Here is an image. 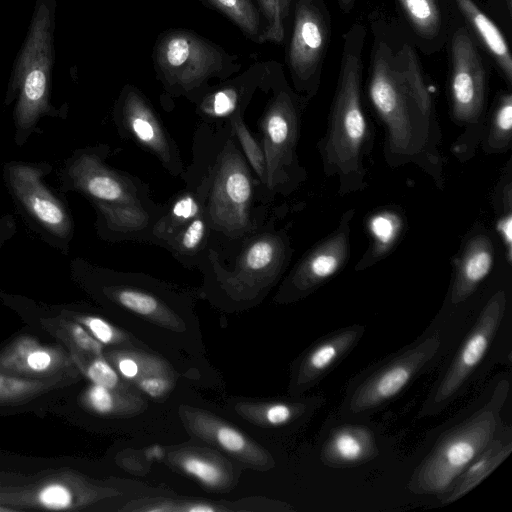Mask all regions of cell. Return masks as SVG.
Returning <instances> with one entry per match:
<instances>
[{
    "label": "cell",
    "mask_w": 512,
    "mask_h": 512,
    "mask_svg": "<svg viewBox=\"0 0 512 512\" xmlns=\"http://www.w3.org/2000/svg\"><path fill=\"white\" fill-rule=\"evenodd\" d=\"M191 153L180 177L201 203L213 245L225 249L259 228L269 217L270 206L228 122L201 121L193 133Z\"/></svg>",
    "instance_id": "6da1fadb"
},
{
    "label": "cell",
    "mask_w": 512,
    "mask_h": 512,
    "mask_svg": "<svg viewBox=\"0 0 512 512\" xmlns=\"http://www.w3.org/2000/svg\"><path fill=\"white\" fill-rule=\"evenodd\" d=\"M368 92L385 127L383 156L386 164L391 168L412 164L443 190L442 131L433 98H421L409 91L385 42H380L375 49Z\"/></svg>",
    "instance_id": "7a4b0ae2"
},
{
    "label": "cell",
    "mask_w": 512,
    "mask_h": 512,
    "mask_svg": "<svg viewBox=\"0 0 512 512\" xmlns=\"http://www.w3.org/2000/svg\"><path fill=\"white\" fill-rule=\"evenodd\" d=\"M109 154L106 144L75 150L59 171L60 190L79 193L91 203L100 239L149 244L164 203L152 199L148 183L110 166Z\"/></svg>",
    "instance_id": "3957f363"
},
{
    "label": "cell",
    "mask_w": 512,
    "mask_h": 512,
    "mask_svg": "<svg viewBox=\"0 0 512 512\" xmlns=\"http://www.w3.org/2000/svg\"><path fill=\"white\" fill-rule=\"evenodd\" d=\"M366 31L353 25L345 35L339 75L327 128L316 147L326 178L336 177L339 196L367 188L365 158L373 144V132L361 101L362 48Z\"/></svg>",
    "instance_id": "277c9868"
},
{
    "label": "cell",
    "mask_w": 512,
    "mask_h": 512,
    "mask_svg": "<svg viewBox=\"0 0 512 512\" xmlns=\"http://www.w3.org/2000/svg\"><path fill=\"white\" fill-rule=\"evenodd\" d=\"M286 211L285 206L275 207L259 228L225 249L211 241L197 267L206 291L233 303H248L276 285L294 254L291 223L279 224Z\"/></svg>",
    "instance_id": "5b68a950"
},
{
    "label": "cell",
    "mask_w": 512,
    "mask_h": 512,
    "mask_svg": "<svg viewBox=\"0 0 512 512\" xmlns=\"http://www.w3.org/2000/svg\"><path fill=\"white\" fill-rule=\"evenodd\" d=\"M56 0H36L25 42L15 61L5 104L16 99L14 140L22 146L44 116L65 117L50 101L51 70L55 61Z\"/></svg>",
    "instance_id": "8992f818"
},
{
    "label": "cell",
    "mask_w": 512,
    "mask_h": 512,
    "mask_svg": "<svg viewBox=\"0 0 512 512\" xmlns=\"http://www.w3.org/2000/svg\"><path fill=\"white\" fill-rule=\"evenodd\" d=\"M156 78L172 98L184 97L194 103L212 84L240 71L235 54L194 31L173 28L156 39L152 52Z\"/></svg>",
    "instance_id": "52a82bcc"
},
{
    "label": "cell",
    "mask_w": 512,
    "mask_h": 512,
    "mask_svg": "<svg viewBox=\"0 0 512 512\" xmlns=\"http://www.w3.org/2000/svg\"><path fill=\"white\" fill-rule=\"evenodd\" d=\"M269 91L272 95L257 127L267 167V192L273 202L277 196H290L307 180L297 148L309 99L293 90L278 70Z\"/></svg>",
    "instance_id": "ba28073f"
},
{
    "label": "cell",
    "mask_w": 512,
    "mask_h": 512,
    "mask_svg": "<svg viewBox=\"0 0 512 512\" xmlns=\"http://www.w3.org/2000/svg\"><path fill=\"white\" fill-rule=\"evenodd\" d=\"M508 391L502 382L490 401L463 423L447 431L414 472L409 489L416 494H442L494 439Z\"/></svg>",
    "instance_id": "9c48e42d"
},
{
    "label": "cell",
    "mask_w": 512,
    "mask_h": 512,
    "mask_svg": "<svg viewBox=\"0 0 512 512\" xmlns=\"http://www.w3.org/2000/svg\"><path fill=\"white\" fill-rule=\"evenodd\" d=\"M115 491L71 468L34 474L0 471V506L24 510L79 511L111 497Z\"/></svg>",
    "instance_id": "30bf717a"
},
{
    "label": "cell",
    "mask_w": 512,
    "mask_h": 512,
    "mask_svg": "<svg viewBox=\"0 0 512 512\" xmlns=\"http://www.w3.org/2000/svg\"><path fill=\"white\" fill-rule=\"evenodd\" d=\"M46 162L12 161L4 165V182L22 217L46 243L67 253L74 221L66 202L45 183Z\"/></svg>",
    "instance_id": "8fae6325"
},
{
    "label": "cell",
    "mask_w": 512,
    "mask_h": 512,
    "mask_svg": "<svg viewBox=\"0 0 512 512\" xmlns=\"http://www.w3.org/2000/svg\"><path fill=\"white\" fill-rule=\"evenodd\" d=\"M449 84L450 116L462 128L451 151L460 162L472 158L479 147L485 124V71L465 30L454 33Z\"/></svg>",
    "instance_id": "7c38bea8"
},
{
    "label": "cell",
    "mask_w": 512,
    "mask_h": 512,
    "mask_svg": "<svg viewBox=\"0 0 512 512\" xmlns=\"http://www.w3.org/2000/svg\"><path fill=\"white\" fill-rule=\"evenodd\" d=\"M119 136L153 155L172 176L184 171L180 149L151 101L136 86L126 84L112 111Z\"/></svg>",
    "instance_id": "4fadbf2b"
},
{
    "label": "cell",
    "mask_w": 512,
    "mask_h": 512,
    "mask_svg": "<svg viewBox=\"0 0 512 512\" xmlns=\"http://www.w3.org/2000/svg\"><path fill=\"white\" fill-rule=\"evenodd\" d=\"M355 208L340 216L335 228L309 248L288 272L276 295L279 302H293L313 293L338 274L351 253V224Z\"/></svg>",
    "instance_id": "5bb4252c"
},
{
    "label": "cell",
    "mask_w": 512,
    "mask_h": 512,
    "mask_svg": "<svg viewBox=\"0 0 512 512\" xmlns=\"http://www.w3.org/2000/svg\"><path fill=\"white\" fill-rule=\"evenodd\" d=\"M329 40V26L315 0H297L287 64L294 90L311 99L319 87L320 71Z\"/></svg>",
    "instance_id": "9a60e30c"
},
{
    "label": "cell",
    "mask_w": 512,
    "mask_h": 512,
    "mask_svg": "<svg viewBox=\"0 0 512 512\" xmlns=\"http://www.w3.org/2000/svg\"><path fill=\"white\" fill-rule=\"evenodd\" d=\"M506 305L507 295L504 290L490 297L449 369L428 399L425 407L428 412L446 404L480 364L502 322Z\"/></svg>",
    "instance_id": "2e32d148"
},
{
    "label": "cell",
    "mask_w": 512,
    "mask_h": 512,
    "mask_svg": "<svg viewBox=\"0 0 512 512\" xmlns=\"http://www.w3.org/2000/svg\"><path fill=\"white\" fill-rule=\"evenodd\" d=\"M276 64L255 62L243 72L212 84L193 104L202 122H226L245 112L257 90L268 92L276 72Z\"/></svg>",
    "instance_id": "e0dca14e"
},
{
    "label": "cell",
    "mask_w": 512,
    "mask_h": 512,
    "mask_svg": "<svg viewBox=\"0 0 512 512\" xmlns=\"http://www.w3.org/2000/svg\"><path fill=\"white\" fill-rule=\"evenodd\" d=\"M439 347V337L430 336L387 363L356 389L350 411L369 410L396 396L432 360Z\"/></svg>",
    "instance_id": "ac0fdd59"
},
{
    "label": "cell",
    "mask_w": 512,
    "mask_h": 512,
    "mask_svg": "<svg viewBox=\"0 0 512 512\" xmlns=\"http://www.w3.org/2000/svg\"><path fill=\"white\" fill-rule=\"evenodd\" d=\"M0 371L33 379L77 377L80 373L68 350L44 344L29 334L14 338L0 352Z\"/></svg>",
    "instance_id": "d6986e66"
},
{
    "label": "cell",
    "mask_w": 512,
    "mask_h": 512,
    "mask_svg": "<svg viewBox=\"0 0 512 512\" xmlns=\"http://www.w3.org/2000/svg\"><path fill=\"white\" fill-rule=\"evenodd\" d=\"M495 259L496 246L491 232L482 224L473 227L453 260L450 303L459 305L470 298L490 274Z\"/></svg>",
    "instance_id": "ffe728a7"
},
{
    "label": "cell",
    "mask_w": 512,
    "mask_h": 512,
    "mask_svg": "<svg viewBox=\"0 0 512 512\" xmlns=\"http://www.w3.org/2000/svg\"><path fill=\"white\" fill-rule=\"evenodd\" d=\"M183 418L189 430L202 440L253 467L268 466L270 455L229 423L202 410L187 409Z\"/></svg>",
    "instance_id": "44dd1931"
},
{
    "label": "cell",
    "mask_w": 512,
    "mask_h": 512,
    "mask_svg": "<svg viewBox=\"0 0 512 512\" xmlns=\"http://www.w3.org/2000/svg\"><path fill=\"white\" fill-rule=\"evenodd\" d=\"M370 245L355 265V271L368 269L386 258L396 247L404 230V216L396 206L383 207L367 220Z\"/></svg>",
    "instance_id": "7402d4cb"
},
{
    "label": "cell",
    "mask_w": 512,
    "mask_h": 512,
    "mask_svg": "<svg viewBox=\"0 0 512 512\" xmlns=\"http://www.w3.org/2000/svg\"><path fill=\"white\" fill-rule=\"evenodd\" d=\"M364 328L353 326L340 330L314 346L300 365L297 384L313 383L336 364L361 338Z\"/></svg>",
    "instance_id": "603a6c76"
},
{
    "label": "cell",
    "mask_w": 512,
    "mask_h": 512,
    "mask_svg": "<svg viewBox=\"0 0 512 512\" xmlns=\"http://www.w3.org/2000/svg\"><path fill=\"white\" fill-rule=\"evenodd\" d=\"M376 454L372 433L360 426H343L327 439L322 460L327 465L344 466L366 461Z\"/></svg>",
    "instance_id": "cb8c5ba5"
},
{
    "label": "cell",
    "mask_w": 512,
    "mask_h": 512,
    "mask_svg": "<svg viewBox=\"0 0 512 512\" xmlns=\"http://www.w3.org/2000/svg\"><path fill=\"white\" fill-rule=\"evenodd\" d=\"M212 239L213 231L203 212L180 227L166 241L163 249L185 268L197 269Z\"/></svg>",
    "instance_id": "d4e9b609"
},
{
    "label": "cell",
    "mask_w": 512,
    "mask_h": 512,
    "mask_svg": "<svg viewBox=\"0 0 512 512\" xmlns=\"http://www.w3.org/2000/svg\"><path fill=\"white\" fill-rule=\"evenodd\" d=\"M511 451V442L504 443L493 439L455 479L449 492L443 493L442 502L451 503L467 494L499 466Z\"/></svg>",
    "instance_id": "484cf974"
},
{
    "label": "cell",
    "mask_w": 512,
    "mask_h": 512,
    "mask_svg": "<svg viewBox=\"0 0 512 512\" xmlns=\"http://www.w3.org/2000/svg\"><path fill=\"white\" fill-rule=\"evenodd\" d=\"M203 212L201 203L191 190L185 187L178 191L164 203V209L152 228L149 245L163 248L180 227Z\"/></svg>",
    "instance_id": "4316f807"
},
{
    "label": "cell",
    "mask_w": 512,
    "mask_h": 512,
    "mask_svg": "<svg viewBox=\"0 0 512 512\" xmlns=\"http://www.w3.org/2000/svg\"><path fill=\"white\" fill-rule=\"evenodd\" d=\"M482 42L501 68L508 83L512 81V58L507 42L496 24L474 3L473 0H455Z\"/></svg>",
    "instance_id": "83f0119b"
},
{
    "label": "cell",
    "mask_w": 512,
    "mask_h": 512,
    "mask_svg": "<svg viewBox=\"0 0 512 512\" xmlns=\"http://www.w3.org/2000/svg\"><path fill=\"white\" fill-rule=\"evenodd\" d=\"M170 461L202 485L212 490L227 489L231 471L220 461L202 451L182 450L170 453Z\"/></svg>",
    "instance_id": "f1b7e54d"
},
{
    "label": "cell",
    "mask_w": 512,
    "mask_h": 512,
    "mask_svg": "<svg viewBox=\"0 0 512 512\" xmlns=\"http://www.w3.org/2000/svg\"><path fill=\"white\" fill-rule=\"evenodd\" d=\"M486 155H498L512 147V94L503 93L498 98L485 124L479 144Z\"/></svg>",
    "instance_id": "f546056e"
},
{
    "label": "cell",
    "mask_w": 512,
    "mask_h": 512,
    "mask_svg": "<svg viewBox=\"0 0 512 512\" xmlns=\"http://www.w3.org/2000/svg\"><path fill=\"white\" fill-rule=\"evenodd\" d=\"M77 377L47 379L21 377L0 371V405L19 404L72 383Z\"/></svg>",
    "instance_id": "4dcf8cb0"
},
{
    "label": "cell",
    "mask_w": 512,
    "mask_h": 512,
    "mask_svg": "<svg viewBox=\"0 0 512 512\" xmlns=\"http://www.w3.org/2000/svg\"><path fill=\"white\" fill-rule=\"evenodd\" d=\"M40 323L64 343L70 355L103 356V345L80 323L63 312L57 317L42 318Z\"/></svg>",
    "instance_id": "1f68e13d"
},
{
    "label": "cell",
    "mask_w": 512,
    "mask_h": 512,
    "mask_svg": "<svg viewBox=\"0 0 512 512\" xmlns=\"http://www.w3.org/2000/svg\"><path fill=\"white\" fill-rule=\"evenodd\" d=\"M243 115L237 113L226 122L230 125L243 155L260 183L265 204L270 206L273 202L267 192V167L263 148L259 137L249 130Z\"/></svg>",
    "instance_id": "d6a6232c"
},
{
    "label": "cell",
    "mask_w": 512,
    "mask_h": 512,
    "mask_svg": "<svg viewBox=\"0 0 512 512\" xmlns=\"http://www.w3.org/2000/svg\"><path fill=\"white\" fill-rule=\"evenodd\" d=\"M229 19L240 31L253 41L261 43L264 24L253 0H201Z\"/></svg>",
    "instance_id": "836d02e7"
},
{
    "label": "cell",
    "mask_w": 512,
    "mask_h": 512,
    "mask_svg": "<svg viewBox=\"0 0 512 512\" xmlns=\"http://www.w3.org/2000/svg\"><path fill=\"white\" fill-rule=\"evenodd\" d=\"M415 30L423 37L437 35L441 16L435 0H399Z\"/></svg>",
    "instance_id": "e575fe53"
},
{
    "label": "cell",
    "mask_w": 512,
    "mask_h": 512,
    "mask_svg": "<svg viewBox=\"0 0 512 512\" xmlns=\"http://www.w3.org/2000/svg\"><path fill=\"white\" fill-rule=\"evenodd\" d=\"M256 2L264 24L261 43L282 42L291 0H256Z\"/></svg>",
    "instance_id": "d590c367"
},
{
    "label": "cell",
    "mask_w": 512,
    "mask_h": 512,
    "mask_svg": "<svg viewBox=\"0 0 512 512\" xmlns=\"http://www.w3.org/2000/svg\"><path fill=\"white\" fill-rule=\"evenodd\" d=\"M70 356L79 372L86 376L92 384L110 389H117L119 387L120 378L118 372L104 356Z\"/></svg>",
    "instance_id": "8d00e7d4"
},
{
    "label": "cell",
    "mask_w": 512,
    "mask_h": 512,
    "mask_svg": "<svg viewBox=\"0 0 512 512\" xmlns=\"http://www.w3.org/2000/svg\"><path fill=\"white\" fill-rule=\"evenodd\" d=\"M81 404L99 415H114L124 408V398L117 389L91 384L80 396Z\"/></svg>",
    "instance_id": "74e56055"
},
{
    "label": "cell",
    "mask_w": 512,
    "mask_h": 512,
    "mask_svg": "<svg viewBox=\"0 0 512 512\" xmlns=\"http://www.w3.org/2000/svg\"><path fill=\"white\" fill-rule=\"evenodd\" d=\"M63 313L80 323L102 345H116L125 340L120 330L99 316L66 310Z\"/></svg>",
    "instance_id": "f35d334b"
},
{
    "label": "cell",
    "mask_w": 512,
    "mask_h": 512,
    "mask_svg": "<svg viewBox=\"0 0 512 512\" xmlns=\"http://www.w3.org/2000/svg\"><path fill=\"white\" fill-rule=\"evenodd\" d=\"M491 205L497 216L512 213V158L508 160L494 188Z\"/></svg>",
    "instance_id": "ab89813d"
},
{
    "label": "cell",
    "mask_w": 512,
    "mask_h": 512,
    "mask_svg": "<svg viewBox=\"0 0 512 512\" xmlns=\"http://www.w3.org/2000/svg\"><path fill=\"white\" fill-rule=\"evenodd\" d=\"M305 409L302 404L272 403L264 406L262 418L264 423L279 426L290 422Z\"/></svg>",
    "instance_id": "60d3db41"
},
{
    "label": "cell",
    "mask_w": 512,
    "mask_h": 512,
    "mask_svg": "<svg viewBox=\"0 0 512 512\" xmlns=\"http://www.w3.org/2000/svg\"><path fill=\"white\" fill-rule=\"evenodd\" d=\"M140 389L154 398H158L167 393L171 386V379L167 375H153L141 378L136 381Z\"/></svg>",
    "instance_id": "b9f144b4"
},
{
    "label": "cell",
    "mask_w": 512,
    "mask_h": 512,
    "mask_svg": "<svg viewBox=\"0 0 512 512\" xmlns=\"http://www.w3.org/2000/svg\"><path fill=\"white\" fill-rule=\"evenodd\" d=\"M495 230L503 246L506 261L512 264V213L498 215L495 222Z\"/></svg>",
    "instance_id": "7bdbcfd3"
},
{
    "label": "cell",
    "mask_w": 512,
    "mask_h": 512,
    "mask_svg": "<svg viewBox=\"0 0 512 512\" xmlns=\"http://www.w3.org/2000/svg\"><path fill=\"white\" fill-rule=\"evenodd\" d=\"M16 231V225L11 215H4L0 218V248L10 239Z\"/></svg>",
    "instance_id": "ee69618b"
},
{
    "label": "cell",
    "mask_w": 512,
    "mask_h": 512,
    "mask_svg": "<svg viewBox=\"0 0 512 512\" xmlns=\"http://www.w3.org/2000/svg\"><path fill=\"white\" fill-rule=\"evenodd\" d=\"M186 511V512H214L222 510V508L215 507L213 504L207 502H187L182 503L175 508V511Z\"/></svg>",
    "instance_id": "f6af8a7d"
},
{
    "label": "cell",
    "mask_w": 512,
    "mask_h": 512,
    "mask_svg": "<svg viewBox=\"0 0 512 512\" xmlns=\"http://www.w3.org/2000/svg\"><path fill=\"white\" fill-rule=\"evenodd\" d=\"M149 458H161L163 456V450L159 446L148 448L146 451Z\"/></svg>",
    "instance_id": "bcb514c9"
},
{
    "label": "cell",
    "mask_w": 512,
    "mask_h": 512,
    "mask_svg": "<svg viewBox=\"0 0 512 512\" xmlns=\"http://www.w3.org/2000/svg\"><path fill=\"white\" fill-rule=\"evenodd\" d=\"M339 3L343 10L349 11L353 6L354 0H339Z\"/></svg>",
    "instance_id": "7dc6e473"
},
{
    "label": "cell",
    "mask_w": 512,
    "mask_h": 512,
    "mask_svg": "<svg viewBox=\"0 0 512 512\" xmlns=\"http://www.w3.org/2000/svg\"><path fill=\"white\" fill-rule=\"evenodd\" d=\"M505 2H506V5H507V8H508L509 12H511L512 0H505Z\"/></svg>",
    "instance_id": "c3c4849f"
}]
</instances>
